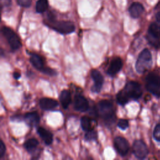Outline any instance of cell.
<instances>
[{
    "mask_svg": "<svg viewBox=\"0 0 160 160\" xmlns=\"http://www.w3.org/2000/svg\"><path fill=\"white\" fill-rule=\"evenodd\" d=\"M142 93L141 85L133 81L126 83L123 89L120 91L116 95V100L119 104L125 105L130 99L136 100L139 99Z\"/></svg>",
    "mask_w": 160,
    "mask_h": 160,
    "instance_id": "6da1fadb",
    "label": "cell"
},
{
    "mask_svg": "<svg viewBox=\"0 0 160 160\" xmlns=\"http://www.w3.org/2000/svg\"><path fill=\"white\" fill-rule=\"evenodd\" d=\"M44 23L46 26L61 34H68L73 32L75 30V26L73 22L69 21L56 19L54 13L51 11L48 12Z\"/></svg>",
    "mask_w": 160,
    "mask_h": 160,
    "instance_id": "7a4b0ae2",
    "label": "cell"
},
{
    "mask_svg": "<svg viewBox=\"0 0 160 160\" xmlns=\"http://www.w3.org/2000/svg\"><path fill=\"white\" fill-rule=\"evenodd\" d=\"M98 114L102 118L106 124H112L116 119L115 109L112 102L107 99H102L98 104Z\"/></svg>",
    "mask_w": 160,
    "mask_h": 160,
    "instance_id": "3957f363",
    "label": "cell"
},
{
    "mask_svg": "<svg viewBox=\"0 0 160 160\" xmlns=\"http://www.w3.org/2000/svg\"><path fill=\"white\" fill-rule=\"evenodd\" d=\"M152 65V56L148 49H143L137 59L136 62V70L139 73H143L149 69Z\"/></svg>",
    "mask_w": 160,
    "mask_h": 160,
    "instance_id": "277c9868",
    "label": "cell"
},
{
    "mask_svg": "<svg viewBox=\"0 0 160 160\" xmlns=\"http://www.w3.org/2000/svg\"><path fill=\"white\" fill-rule=\"evenodd\" d=\"M29 54L30 56L29 61L37 70L48 76H56L57 74V72L54 69L44 66V61L40 56L33 52H29Z\"/></svg>",
    "mask_w": 160,
    "mask_h": 160,
    "instance_id": "5b68a950",
    "label": "cell"
},
{
    "mask_svg": "<svg viewBox=\"0 0 160 160\" xmlns=\"http://www.w3.org/2000/svg\"><path fill=\"white\" fill-rule=\"evenodd\" d=\"M1 31L12 50L16 51L21 47L22 44L19 37L11 28L3 26L1 29Z\"/></svg>",
    "mask_w": 160,
    "mask_h": 160,
    "instance_id": "8992f818",
    "label": "cell"
},
{
    "mask_svg": "<svg viewBox=\"0 0 160 160\" xmlns=\"http://www.w3.org/2000/svg\"><path fill=\"white\" fill-rule=\"evenodd\" d=\"M146 88L154 95L160 96V77L155 73H149L146 78Z\"/></svg>",
    "mask_w": 160,
    "mask_h": 160,
    "instance_id": "52a82bcc",
    "label": "cell"
},
{
    "mask_svg": "<svg viewBox=\"0 0 160 160\" xmlns=\"http://www.w3.org/2000/svg\"><path fill=\"white\" fill-rule=\"evenodd\" d=\"M147 39L149 44L155 48L160 47V26L153 22L149 27Z\"/></svg>",
    "mask_w": 160,
    "mask_h": 160,
    "instance_id": "ba28073f",
    "label": "cell"
},
{
    "mask_svg": "<svg viewBox=\"0 0 160 160\" xmlns=\"http://www.w3.org/2000/svg\"><path fill=\"white\" fill-rule=\"evenodd\" d=\"M132 152L138 159H144L148 154V149L146 144L142 140H136L132 144Z\"/></svg>",
    "mask_w": 160,
    "mask_h": 160,
    "instance_id": "9c48e42d",
    "label": "cell"
},
{
    "mask_svg": "<svg viewBox=\"0 0 160 160\" xmlns=\"http://www.w3.org/2000/svg\"><path fill=\"white\" fill-rule=\"evenodd\" d=\"M114 146L117 152L122 156H126L129 150V142L123 137H116L114 139Z\"/></svg>",
    "mask_w": 160,
    "mask_h": 160,
    "instance_id": "30bf717a",
    "label": "cell"
},
{
    "mask_svg": "<svg viewBox=\"0 0 160 160\" xmlns=\"http://www.w3.org/2000/svg\"><path fill=\"white\" fill-rule=\"evenodd\" d=\"M91 76L94 81V84L91 90L93 92L98 93L101 91L104 83V78L101 72L97 69H92L91 71Z\"/></svg>",
    "mask_w": 160,
    "mask_h": 160,
    "instance_id": "8fae6325",
    "label": "cell"
},
{
    "mask_svg": "<svg viewBox=\"0 0 160 160\" xmlns=\"http://www.w3.org/2000/svg\"><path fill=\"white\" fill-rule=\"evenodd\" d=\"M89 102L87 99L81 94H77L74 98V108L76 111L85 112L88 110Z\"/></svg>",
    "mask_w": 160,
    "mask_h": 160,
    "instance_id": "7c38bea8",
    "label": "cell"
},
{
    "mask_svg": "<svg viewBox=\"0 0 160 160\" xmlns=\"http://www.w3.org/2000/svg\"><path fill=\"white\" fill-rule=\"evenodd\" d=\"M122 67V61L119 57H116L111 61L109 68L107 70L108 74L111 76H114Z\"/></svg>",
    "mask_w": 160,
    "mask_h": 160,
    "instance_id": "4fadbf2b",
    "label": "cell"
},
{
    "mask_svg": "<svg viewBox=\"0 0 160 160\" xmlns=\"http://www.w3.org/2000/svg\"><path fill=\"white\" fill-rule=\"evenodd\" d=\"M39 104L40 108L45 111L53 110L59 105V103L56 100L49 98H41L39 99Z\"/></svg>",
    "mask_w": 160,
    "mask_h": 160,
    "instance_id": "5bb4252c",
    "label": "cell"
},
{
    "mask_svg": "<svg viewBox=\"0 0 160 160\" xmlns=\"http://www.w3.org/2000/svg\"><path fill=\"white\" fill-rule=\"evenodd\" d=\"M24 119L25 122L29 126H36L39 123L40 118L38 113L36 111L29 112L24 114Z\"/></svg>",
    "mask_w": 160,
    "mask_h": 160,
    "instance_id": "9a60e30c",
    "label": "cell"
},
{
    "mask_svg": "<svg viewBox=\"0 0 160 160\" xmlns=\"http://www.w3.org/2000/svg\"><path fill=\"white\" fill-rule=\"evenodd\" d=\"M144 11L143 6L139 2H133L129 8V12L133 18H139Z\"/></svg>",
    "mask_w": 160,
    "mask_h": 160,
    "instance_id": "2e32d148",
    "label": "cell"
},
{
    "mask_svg": "<svg viewBox=\"0 0 160 160\" xmlns=\"http://www.w3.org/2000/svg\"><path fill=\"white\" fill-rule=\"evenodd\" d=\"M37 132L46 145H49L52 143L53 138L52 134L50 131L42 127H39L37 129Z\"/></svg>",
    "mask_w": 160,
    "mask_h": 160,
    "instance_id": "e0dca14e",
    "label": "cell"
},
{
    "mask_svg": "<svg viewBox=\"0 0 160 160\" xmlns=\"http://www.w3.org/2000/svg\"><path fill=\"white\" fill-rule=\"evenodd\" d=\"M59 100L64 109H67L71 102V95L69 90L64 89L59 94Z\"/></svg>",
    "mask_w": 160,
    "mask_h": 160,
    "instance_id": "ac0fdd59",
    "label": "cell"
},
{
    "mask_svg": "<svg viewBox=\"0 0 160 160\" xmlns=\"http://www.w3.org/2000/svg\"><path fill=\"white\" fill-rule=\"evenodd\" d=\"M39 144V141L35 138H31L28 139L24 143V148L28 151L29 153L32 152L36 149L37 146Z\"/></svg>",
    "mask_w": 160,
    "mask_h": 160,
    "instance_id": "d6986e66",
    "label": "cell"
},
{
    "mask_svg": "<svg viewBox=\"0 0 160 160\" xmlns=\"http://www.w3.org/2000/svg\"><path fill=\"white\" fill-rule=\"evenodd\" d=\"M48 8V0H38L36 3L35 9L38 13H43Z\"/></svg>",
    "mask_w": 160,
    "mask_h": 160,
    "instance_id": "ffe728a7",
    "label": "cell"
},
{
    "mask_svg": "<svg viewBox=\"0 0 160 160\" xmlns=\"http://www.w3.org/2000/svg\"><path fill=\"white\" fill-rule=\"evenodd\" d=\"M81 126L82 129L86 132L93 129L91 126V118L86 116H82L81 118Z\"/></svg>",
    "mask_w": 160,
    "mask_h": 160,
    "instance_id": "44dd1931",
    "label": "cell"
},
{
    "mask_svg": "<svg viewBox=\"0 0 160 160\" xmlns=\"http://www.w3.org/2000/svg\"><path fill=\"white\" fill-rule=\"evenodd\" d=\"M84 138L86 141H96L98 138V133L95 130L92 129L90 131H86V133L85 134V136H84Z\"/></svg>",
    "mask_w": 160,
    "mask_h": 160,
    "instance_id": "7402d4cb",
    "label": "cell"
},
{
    "mask_svg": "<svg viewBox=\"0 0 160 160\" xmlns=\"http://www.w3.org/2000/svg\"><path fill=\"white\" fill-rule=\"evenodd\" d=\"M129 126V122L127 119H120L118 122V127L122 130H125Z\"/></svg>",
    "mask_w": 160,
    "mask_h": 160,
    "instance_id": "603a6c76",
    "label": "cell"
},
{
    "mask_svg": "<svg viewBox=\"0 0 160 160\" xmlns=\"http://www.w3.org/2000/svg\"><path fill=\"white\" fill-rule=\"evenodd\" d=\"M153 137L156 141H160V124H157L154 129Z\"/></svg>",
    "mask_w": 160,
    "mask_h": 160,
    "instance_id": "cb8c5ba5",
    "label": "cell"
},
{
    "mask_svg": "<svg viewBox=\"0 0 160 160\" xmlns=\"http://www.w3.org/2000/svg\"><path fill=\"white\" fill-rule=\"evenodd\" d=\"M17 3L21 7L29 8L32 3V0H16Z\"/></svg>",
    "mask_w": 160,
    "mask_h": 160,
    "instance_id": "d4e9b609",
    "label": "cell"
},
{
    "mask_svg": "<svg viewBox=\"0 0 160 160\" xmlns=\"http://www.w3.org/2000/svg\"><path fill=\"white\" fill-rule=\"evenodd\" d=\"M12 4L11 0H1V6L2 9L4 8H9Z\"/></svg>",
    "mask_w": 160,
    "mask_h": 160,
    "instance_id": "484cf974",
    "label": "cell"
},
{
    "mask_svg": "<svg viewBox=\"0 0 160 160\" xmlns=\"http://www.w3.org/2000/svg\"><path fill=\"white\" fill-rule=\"evenodd\" d=\"M6 152V146L2 140H0V158H2Z\"/></svg>",
    "mask_w": 160,
    "mask_h": 160,
    "instance_id": "4316f807",
    "label": "cell"
},
{
    "mask_svg": "<svg viewBox=\"0 0 160 160\" xmlns=\"http://www.w3.org/2000/svg\"><path fill=\"white\" fill-rule=\"evenodd\" d=\"M13 77L15 79H18L19 78H20L21 77V74L20 72H18V71H15L14 73H13Z\"/></svg>",
    "mask_w": 160,
    "mask_h": 160,
    "instance_id": "83f0119b",
    "label": "cell"
},
{
    "mask_svg": "<svg viewBox=\"0 0 160 160\" xmlns=\"http://www.w3.org/2000/svg\"><path fill=\"white\" fill-rule=\"evenodd\" d=\"M156 19L158 20V21H159V22H160V11L159 12H158L157 13V14H156Z\"/></svg>",
    "mask_w": 160,
    "mask_h": 160,
    "instance_id": "f1b7e54d",
    "label": "cell"
},
{
    "mask_svg": "<svg viewBox=\"0 0 160 160\" xmlns=\"http://www.w3.org/2000/svg\"><path fill=\"white\" fill-rule=\"evenodd\" d=\"M158 7H159V8H160V3H159V4H158Z\"/></svg>",
    "mask_w": 160,
    "mask_h": 160,
    "instance_id": "f546056e",
    "label": "cell"
}]
</instances>
